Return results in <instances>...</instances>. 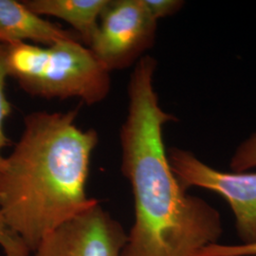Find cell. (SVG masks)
Here are the masks:
<instances>
[{
    "instance_id": "1",
    "label": "cell",
    "mask_w": 256,
    "mask_h": 256,
    "mask_svg": "<svg viewBox=\"0 0 256 256\" xmlns=\"http://www.w3.org/2000/svg\"><path fill=\"white\" fill-rule=\"evenodd\" d=\"M155 58L135 64L128 84L129 108L120 130L122 171L131 184L135 223L122 256H196L218 243L220 212L187 194L169 164L162 129L176 120L160 106L154 88Z\"/></svg>"
},
{
    "instance_id": "2",
    "label": "cell",
    "mask_w": 256,
    "mask_h": 256,
    "mask_svg": "<svg viewBox=\"0 0 256 256\" xmlns=\"http://www.w3.org/2000/svg\"><path fill=\"white\" fill-rule=\"evenodd\" d=\"M78 110L37 111L0 169V214L30 252L66 221L99 203L86 192L95 130L75 124Z\"/></svg>"
},
{
    "instance_id": "3",
    "label": "cell",
    "mask_w": 256,
    "mask_h": 256,
    "mask_svg": "<svg viewBox=\"0 0 256 256\" xmlns=\"http://www.w3.org/2000/svg\"><path fill=\"white\" fill-rule=\"evenodd\" d=\"M6 68L28 94L46 99L79 98L88 104L106 99L110 72L80 41L62 40L43 46L6 45Z\"/></svg>"
},
{
    "instance_id": "4",
    "label": "cell",
    "mask_w": 256,
    "mask_h": 256,
    "mask_svg": "<svg viewBox=\"0 0 256 256\" xmlns=\"http://www.w3.org/2000/svg\"><path fill=\"white\" fill-rule=\"evenodd\" d=\"M156 26L144 0H108L88 48L110 72L126 68L153 46Z\"/></svg>"
},
{
    "instance_id": "5",
    "label": "cell",
    "mask_w": 256,
    "mask_h": 256,
    "mask_svg": "<svg viewBox=\"0 0 256 256\" xmlns=\"http://www.w3.org/2000/svg\"><path fill=\"white\" fill-rule=\"evenodd\" d=\"M167 156L185 190L198 187L218 194L229 203L234 214L242 244L256 243V173L220 171L182 148H169Z\"/></svg>"
},
{
    "instance_id": "6",
    "label": "cell",
    "mask_w": 256,
    "mask_h": 256,
    "mask_svg": "<svg viewBox=\"0 0 256 256\" xmlns=\"http://www.w3.org/2000/svg\"><path fill=\"white\" fill-rule=\"evenodd\" d=\"M128 236L99 203L50 232L34 256H122Z\"/></svg>"
},
{
    "instance_id": "7",
    "label": "cell",
    "mask_w": 256,
    "mask_h": 256,
    "mask_svg": "<svg viewBox=\"0 0 256 256\" xmlns=\"http://www.w3.org/2000/svg\"><path fill=\"white\" fill-rule=\"evenodd\" d=\"M62 40L81 41L75 32L66 30L42 18L23 2L0 0V43L10 45L27 41L54 45Z\"/></svg>"
},
{
    "instance_id": "8",
    "label": "cell",
    "mask_w": 256,
    "mask_h": 256,
    "mask_svg": "<svg viewBox=\"0 0 256 256\" xmlns=\"http://www.w3.org/2000/svg\"><path fill=\"white\" fill-rule=\"evenodd\" d=\"M23 4L37 16L63 19L74 27L88 48L98 28L102 12L108 0H27Z\"/></svg>"
},
{
    "instance_id": "9",
    "label": "cell",
    "mask_w": 256,
    "mask_h": 256,
    "mask_svg": "<svg viewBox=\"0 0 256 256\" xmlns=\"http://www.w3.org/2000/svg\"><path fill=\"white\" fill-rule=\"evenodd\" d=\"M7 77L6 45L0 43V169L5 164V156H2L1 151L10 144L9 138L5 135L4 132V122L12 112V106L5 92Z\"/></svg>"
},
{
    "instance_id": "10",
    "label": "cell",
    "mask_w": 256,
    "mask_h": 256,
    "mask_svg": "<svg viewBox=\"0 0 256 256\" xmlns=\"http://www.w3.org/2000/svg\"><path fill=\"white\" fill-rule=\"evenodd\" d=\"M232 172H248L256 168V132L238 146L230 162Z\"/></svg>"
},
{
    "instance_id": "11",
    "label": "cell",
    "mask_w": 256,
    "mask_h": 256,
    "mask_svg": "<svg viewBox=\"0 0 256 256\" xmlns=\"http://www.w3.org/2000/svg\"><path fill=\"white\" fill-rule=\"evenodd\" d=\"M0 246L3 248L5 256H30L28 250L21 238L14 234L6 226L0 214Z\"/></svg>"
},
{
    "instance_id": "12",
    "label": "cell",
    "mask_w": 256,
    "mask_h": 256,
    "mask_svg": "<svg viewBox=\"0 0 256 256\" xmlns=\"http://www.w3.org/2000/svg\"><path fill=\"white\" fill-rule=\"evenodd\" d=\"M256 256V243L241 245L212 244L202 248L196 256Z\"/></svg>"
},
{
    "instance_id": "13",
    "label": "cell",
    "mask_w": 256,
    "mask_h": 256,
    "mask_svg": "<svg viewBox=\"0 0 256 256\" xmlns=\"http://www.w3.org/2000/svg\"><path fill=\"white\" fill-rule=\"evenodd\" d=\"M144 3L156 21L173 16L184 6V1L180 0H144Z\"/></svg>"
},
{
    "instance_id": "14",
    "label": "cell",
    "mask_w": 256,
    "mask_h": 256,
    "mask_svg": "<svg viewBox=\"0 0 256 256\" xmlns=\"http://www.w3.org/2000/svg\"></svg>"
}]
</instances>
